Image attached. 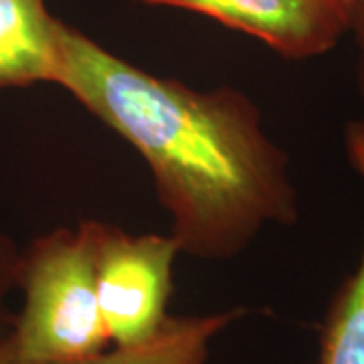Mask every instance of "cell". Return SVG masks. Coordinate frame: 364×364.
<instances>
[{"mask_svg": "<svg viewBox=\"0 0 364 364\" xmlns=\"http://www.w3.org/2000/svg\"><path fill=\"white\" fill-rule=\"evenodd\" d=\"M59 87L142 154L181 253L231 259L267 225H294L287 154L237 87L158 77L63 23Z\"/></svg>", "mask_w": 364, "mask_h": 364, "instance_id": "6da1fadb", "label": "cell"}, {"mask_svg": "<svg viewBox=\"0 0 364 364\" xmlns=\"http://www.w3.org/2000/svg\"><path fill=\"white\" fill-rule=\"evenodd\" d=\"M97 221L55 229L23 249L18 289L23 310L14 314L11 340L39 360H75L107 350L95 287Z\"/></svg>", "mask_w": 364, "mask_h": 364, "instance_id": "7a4b0ae2", "label": "cell"}, {"mask_svg": "<svg viewBox=\"0 0 364 364\" xmlns=\"http://www.w3.org/2000/svg\"><path fill=\"white\" fill-rule=\"evenodd\" d=\"M178 253V241L172 235L128 233L97 221V304L116 346L148 342L166 324L172 267Z\"/></svg>", "mask_w": 364, "mask_h": 364, "instance_id": "3957f363", "label": "cell"}, {"mask_svg": "<svg viewBox=\"0 0 364 364\" xmlns=\"http://www.w3.org/2000/svg\"><path fill=\"white\" fill-rule=\"evenodd\" d=\"M208 16L291 61L334 51L350 33L352 0H136Z\"/></svg>", "mask_w": 364, "mask_h": 364, "instance_id": "277c9868", "label": "cell"}, {"mask_svg": "<svg viewBox=\"0 0 364 364\" xmlns=\"http://www.w3.org/2000/svg\"><path fill=\"white\" fill-rule=\"evenodd\" d=\"M61 28L45 0H0V90L57 85Z\"/></svg>", "mask_w": 364, "mask_h": 364, "instance_id": "5b68a950", "label": "cell"}, {"mask_svg": "<svg viewBox=\"0 0 364 364\" xmlns=\"http://www.w3.org/2000/svg\"><path fill=\"white\" fill-rule=\"evenodd\" d=\"M245 316L235 308L203 316H168L154 338L114 350H104L75 360H39L16 350L11 332L0 338V364H205L215 336Z\"/></svg>", "mask_w": 364, "mask_h": 364, "instance_id": "8992f818", "label": "cell"}, {"mask_svg": "<svg viewBox=\"0 0 364 364\" xmlns=\"http://www.w3.org/2000/svg\"><path fill=\"white\" fill-rule=\"evenodd\" d=\"M344 150L364 186V116L346 124ZM316 364H364V241L356 267L328 304Z\"/></svg>", "mask_w": 364, "mask_h": 364, "instance_id": "52a82bcc", "label": "cell"}, {"mask_svg": "<svg viewBox=\"0 0 364 364\" xmlns=\"http://www.w3.org/2000/svg\"><path fill=\"white\" fill-rule=\"evenodd\" d=\"M23 249L16 247L9 235L0 233V338H4L14 324V314L9 310V296L18 289Z\"/></svg>", "mask_w": 364, "mask_h": 364, "instance_id": "ba28073f", "label": "cell"}, {"mask_svg": "<svg viewBox=\"0 0 364 364\" xmlns=\"http://www.w3.org/2000/svg\"><path fill=\"white\" fill-rule=\"evenodd\" d=\"M350 35L356 45V85L364 95V0H352Z\"/></svg>", "mask_w": 364, "mask_h": 364, "instance_id": "9c48e42d", "label": "cell"}]
</instances>
